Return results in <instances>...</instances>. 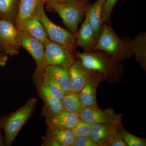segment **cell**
<instances>
[{
    "label": "cell",
    "mask_w": 146,
    "mask_h": 146,
    "mask_svg": "<svg viewBox=\"0 0 146 146\" xmlns=\"http://www.w3.org/2000/svg\"><path fill=\"white\" fill-rule=\"evenodd\" d=\"M44 0H40L34 15L43 24L50 40L74 51L76 46V36L65 29L58 26L50 20L45 13Z\"/></svg>",
    "instance_id": "277c9868"
},
{
    "label": "cell",
    "mask_w": 146,
    "mask_h": 146,
    "mask_svg": "<svg viewBox=\"0 0 146 146\" xmlns=\"http://www.w3.org/2000/svg\"><path fill=\"white\" fill-rule=\"evenodd\" d=\"M80 119L92 125L95 124L109 122V119L97 106L83 108L78 113Z\"/></svg>",
    "instance_id": "ac0fdd59"
},
{
    "label": "cell",
    "mask_w": 146,
    "mask_h": 146,
    "mask_svg": "<svg viewBox=\"0 0 146 146\" xmlns=\"http://www.w3.org/2000/svg\"><path fill=\"white\" fill-rule=\"evenodd\" d=\"M131 40L133 54L141 68L145 69L146 59V33L142 31Z\"/></svg>",
    "instance_id": "d6986e66"
},
{
    "label": "cell",
    "mask_w": 146,
    "mask_h": 146,
    "mask_svg": "<svg viewBox=\"0 0 146 146\" xmlns=\"http://www.w3.org/2000/svg\"><path fill=\"white\" fill-rule=\"evenodd\" d=\"M64 1H65V0H58V3L61 2H63Z\"/></svg>",
    "instance_id": "1f68e13d"
},
{
    "label": "cell",
    "mask_w": 146,
    "mask_h": 146,
    "mask_svg": "<svg viewBox=\"0 0 146 146\" xmlns=\"http://www.w3.org/2000/svg\"><path fill=\"white\" fill-rule=\"evenodd\" d=\"M110 146H127V144L124 141L123 139L121 138L115 139L110 144Z\"/></svg>",
    "instance_id": "f1b7e54d"
},
{
    "label": "cell",
    "mask_w": 146,
    "mask_h": 146,
    "mask_svg": "<svg viewBox=\"0 0 146 146\" xmlns=\"http://www.w3.org/2000/svg\"><path fill=\"white\" fill-rule=\"evenodd\" d=\"M80 120L78 114L63 110L53 116L47 123L50 129H72Z\"/></svg>",
    "instance_id": "5bb4252c"
},
{
    "label": "cell",
    "mask_w": 146,
    "mask_h": 146,
    "mask_svg": "<svg viewBox=\"0 0 146 146\" xmlns=\"http://www.w3.org/2000/svg\"><path fill=\"white\" fill-rule=\"evenodd\" d=\"M43 43L44 46V70L46 66L49 65L69 69L74 62L73 51L52 42L48 38Z\"/></svg>",
    "instance_id": "8992f818"
},
{
    "label": "cell",
    "mask_w": 146,
    "mask_h": 146,
    "mask_svg": "<svg viewBox=\"0 0 146 146\" xmlns=\"http://www.w3.org/2000/svg\"><path fill=\"white\" fill-rule=\"evenodd\" d=\"M63 110L78 114L83 108L77 94L67 93L61 100Z\"/></svg>",
    "instance_id": "7402d4cb"
},
{
    "label": "cell",
    "mask_w": 146,
    "mask_h": 146,
    "mask_svg": "<svg viewBox=\"0 0 146 146\" xmlns=\"http://www.w3.org/2000/svg\"><path fill=\"white\" fill-rule=\"evenodd\" d=\"M8 60V56L6 55H0V67L5 66Z\"/></svg>",
    "instance_id": "f546056e"
},
{
    "label": "cell",
    "mask_w": 146,
    "mask_h": 146,
    "mask_svg": "<svg viewBox=\"0 0 146 146\" xmlns=\"http://www.w3.org/2000/svg\"><path fill=\"white\" fill-rule=\"evenodd\" d=\"M17 32L13 23L0 19V39L5 47L6 52L9 55H15L19 52L21 46L16 41Z\"/></svg>",
    "instance_id": "9c48e42d"
},
{
    "label": "cell",
    "mask_w": 146,
    "mask_h": 146,
    "mask_svg": "<svg viewBox=\"0 0 146 146\" xmlns=\"http://www.w3.org/2000/svg\"><path fill=\"white\" fill-rule=\"evenodd\" d=\"M20 0H0V16L2 19L14 23L18 15Z\"/></svg>",
    "instance_id": "ffe728a7"
},
{
    "label": "cell",
    "mask_w": 146,
    "mask_h": 146,
    "mask_svg": "<svg viewBox=\"0 0 146 146\" xmlns=\"http://www.w3.org/2000/svg\"><path fill=\"white\" fill-rule=\"evenodd\" d=\"M94 50L107 53L117 61L133 54L131 40L127 36L121 39L108 24L103 23L102 31Z\"/></svg>",
    "instance_id": "6da1fadb"
},
{
    "label": "cell",
    "mask_w": 146,
    "mask_h": 146,
    "mask_svg": "<svg viewBox=\"0 0 146 146\" xmlns=\"http://www.w3.org/2000/svg\"><path fill=\"white\" fill-rule=\"evenodd\" d=\"M35 98L29 100L17 111L0 118V130L3 129L2 146L12 145L21 129L30 119L36 107Z\"/></svg>",
    "instance_id": "7a4b0ae2"
},
{
    "label": "cell",
    "mask_w": 146,
    "mask_h": 146,
    "mask_svg": "<svg viewBox=\"0 0 146 146\" xmlns=\"http://www.w3.org/2000/svg\"><path fill=\"white\" fill-rule=\"evenodd\" d=\"M33 80L39 96L44 103L43 113L46 123L53 116L63 110L61 101L52 95L42 81L40 70L36 68L33 75Z\"/></svg>",
    "instance_id": "52a82bcc"
},
{
    "label": "cell",
    "mask_w": 146,
    "mask_h": 146,
    "mask_svg": "<svg viewBox=\"0 0 146 146\" xmlns=\"http://www.w3.org/2000/svg\"><path fill=\"white\" fill-rule=\"evenodd\" d=\"M40 70L42 81L51 93L58 100H61L67 94L60 85L44 70Z\"/></svg>",
    "instance_id": "603a6c76"
},
{
    "label": "cell",
    "mask_w": 146,
    "mask_h": 146,
    "mask_svg": "<svg viewBox=\"0 0 146 146\" xmlns=\"http://www.w3.org/2000/svg\"><path fill=\"white\" fill-rule=\"evenodd\" d=\"M85 16V20L76 35V44L83 48L84 51H89L94 49L98 40L89 23L88 16L86 14Z\"/></svg>",
    "instance_id": "8fae6325"
},
{
    "label": "cell",
    "mask_w": 146,
    "mask_h": 146,
    "mask_svg": "<svg viewBox=\"0 0 146 146\" xmlns=\"http://www.w3.org/2000/svg\"><path fill=\"white\" fill-rule=\"evenodd\" d=\"M102 76V74L96 72L78 93V97L83 108L96 106V90L98 82Z\"/></svg>",
    "instance_id": "7c38bea8"
},
{
    "label": "cell",
    "mask_w": 146,
    "mask_h": 146,
    "mask_svg": "<svg viewBox=\"0 0 146 146\" xmlns=\"http://www.w3.org/2000/svg\"><path fill=\"white\" fill-rule=\"evenodd\" d=\"M91 126L80 119L72 130L76 138L89 137L91 133Z\"/></svg>",
    "instance_id": "d4e9b609"
},
{
    "label": "cell",
    "mask_w": 146,
    "mask_h": 146,
    "mask_svg": "<svg viewBox=\"0 0 146 146\" xmlns=\"http://www.w3.org/2000/svg\"><path fill=\"white\" fill-rule=\"evenodd\" d=\"M45 2V3L46 2L52 3H57L58 0H44Z\"/></svg>",
    "instance_id": "4dcf8cb0"
},
{
    "label": "cell",
    "mask_w": 146,
    "mask_h": 146,
    "mask_svg": "<svg viewBox=\"0 0 146 146\" xmlns=\"http://www.w3.org/2000/svg\"><path fill=\"white\" fill-rule=\"evenodd\" d=\"M105 1L97 0L93 4L89 5L85 13L88 16L89 23L94 29L98 41L102 31L104 23L102 18V10Z\"/></svg>",
    "instance_id": "4fadbf2b"
},
{
    "label": "cell",
    "mask_w": 146,
    "mask_h": 146,
    "mask_svg": "<svg viewBox=\"0 0 146 146\" xmlns=\"http://www.w3.org/2000/svg\"><path fill=\"white\" fill-rule=\"evenodd\" d=\"M122 138L126 144L129 146H145L146 142L141 138L136 137L130 133H123Z\"/></svg>",
    "instance_id": "4316f807"
},
{
    "label": "cell",
    "mask_w": 146,
    "mask_h": 146,
    "mask_svg": "<svg viewBox=\"0 0 146 146\" xmlns=\"http://www.w3.org/2000/svg\"><path fill=\"white\" fill-rule=\"evenodd\" d=\"M44 70L55 80L67 93L73 92L69 68L49 65L46 66Z\"/></svg>",
    "instance_id": "9a60e30c"
},
{
    "label": "cell",
    "mask_w": 146,
    "mask_h": 146,
    "mask_svg": "<svg viewBox=\"0 0 146 146\" xmlns=\"http://www.w3.org/2000/svg\"><path fill=\"white\" fill-rule=\"evenodd\" d=\"M46 4L59 14L64 25L76 36L79 24L90 4L89 0H65L60 3L47 2Z\"/></svg>",
    "instance_id": "3957f363"
},
{
    "label": "cell",
    "mask_w": 146,
    "mask_h": 146,
    "mask_svg": "<svg viewBox=\"0 0 146 146\" xmlns=\"http://www.w3.org/2000/svg\"><path fill=\"white\" fill-rule=\"evenodd\" d=\"M72 91L78 94L95 71L88 70L79 60L74 61L69 68Z\"/></svg>",
    "instance_id": "30bf717a"
},
{
    "label": "cell",
    "mask_w": 146,
    "mask_h": 146,
    "mask_svg": "<svg viewBox=\"0 0 146 146\" xmlns=\"http://www.w3.org/2000/svg\"><path fill=\"white\" fill-rule=\"evenodd\" d=\"M77 56L85 68L102 74H113L117 70L119 67L118 61L107 53L100 50L78 52Z\"/></svg>",
    "instance_id": "5b68a950"
},
{
    "label": "cell",
    "mask_w": 146,
    "mask_h": 146,
    "mask_svg": "<svg viewBox=\"0 0 146 146\" xmlns=\"http://www.w3.org/2000/svg\"><path fill=\"white\" fill-rule=\"evenodd\" d=\"M119 0H106L103 6L102 18L104 23L110 25V16L113 9Z\"/></svg>",
    "instance_id": "484cf974"
},
{
    "label": "cell",
    "mask_w": 146,
    "mask_h": 146,
    "mask_svg": "<svg viewBox=\"0 0 146 146\" xmlns=\"http://www.w3.org/2000/svg\"><path fill=\"white\" fill-rule=\"evenodd\" d=\"M19 30L26 32L43 43L48 38L46 31L43 24L34 15L25 22Z\"/></svg>",
    "instance_id": "e0dca14e"
},
{
    "label": "cell",
    "mask_w": 146,
    "mask_h": 146,
    "mask_svg": "<svg viewBox=\"0 0 146 146\" xmlns=\"http://www.w3.org/2000/svg\"><path fill=\"white\" fill-rule=\"evenodd\" d=\"M16 41L18 45L25 49L34 58L36 68L43 70L44 55V43L23 30H18Z\"/></svg>",
    "instance_id": "ba28073f"
},
{
    "label": "cell",
    "mask_w": 146,
    "mask_h": 146,
    "mask_svg": "<svg viewBox=\"0 0 146 146\" xmlns=\"http://www.w3.org/2000/svg\"><path fill=\"white\" fill-rule=\"evenodd\" d=\"M74 146H97V144L91 140L89 137H78L76 138Z\"/></svg>",
    "instance_id": "83f0119b"
},
{
    "label": "cell",
    "mask_w": 146,
    "mask_h": 146,
    "mask_svg": "<svg viewBox=\"0 0 146 146\" xmlns=\"http://www.w3.org/2000/svg\"><path fill=\"white\" fill-rule=\"evenodd\" d=\"M109 131L104 123H97L91 126L90 138L95 143L98 145L105 141L108 136Z\"/></svg>",
    "instance_id": "cb8c5ba5"
},
{
    "label": "cell",
    "mask_w": 146,
    "mask_h": 146,
    "mask_svg": "<svg viewBox=\"0 0 146 146\" xmlns=\"http://www.w3.org/2000/svg\"><path fill=\"white\" fill-rule=\"evenodd\" d=\"M47 132L62 146H72L75 140L76 137L72 129L48 128Z\"/></svg>",
    "instance_id": "44dd1931"
},
{
    "label": "cell",
    "mask_w": 146,
    "mask_h": 146,
    "mask_svg": "<svg viewBox=\"0 0 146 146\" xmlns=\"http://www.w3.org/2000/svg\"><path fill=\"white\" fill-rule=\"evenodd\" d=\"M40 0H20L18 15L14 25L17 30L21 29L23 25L32 16Z\"/></svg>",
    "instance_id": "2e32d148"
}]
</instances>
